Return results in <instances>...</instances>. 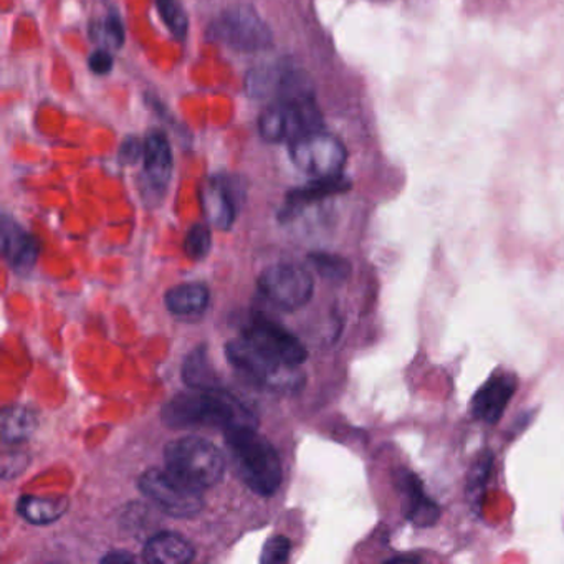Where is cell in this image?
<instances>
[{"instance_id":"29","label":"cell","mask_w":564,"mask_h":564,"mask_svg":"<svg viewBox=\"0 0 564 564\" xmlns=\"http://www.w3.org/2000/svg\"><path fill=\"white\" fill-rule=\"evenodd\" d=\"M144 154V141L141 143L138 138H128L120 148L121 163L131 164L137 163Z\"/></svg>"},{"instance_id":"21","label":"cell","mask_w":564,"mask_h":564,"mask_svg":"<svg viewBox=\"0 0 564 564\" xmlns=\"http://www.w3.org/2000/svg\"><path fill=\"white\" fill-rule=\"evenodd\" d=\"M259 131L260 137L267 143H280V141L289 140L290 123L285 104L279 101L269 110L263 111L259 120Z\"/></svg>"},{"instance_id":"7","label":"cell","mask_w":564,"mask_h":564,"mask_svg":"<svg viewBox=\"0 0 564 564\" xmlns=\"http://www.w3.org/2000/svg\"><path fill=\"white\" fill-rule=\"evenodd\" d=\"M214 35L239 52L265 51L272 45V32L250 6L227 9L214 24Z\"/></svg>"},{"instance_id":"27","label":"cell","mask_w":564,"mask_h":564,"mask_svg":"<svg viewBox=\"0 0 564 564\" xmlns=\"http://www.w3.org/2000/svg\"><path fill=\"white\" fill-rule=\"evenodd\" d=\"M312 263L328 280H345L349 275V270H351L345 259L329 256V253H315V256H312Z\"/></svg>"},{"instance_id":"18","label":"cell","mask_w":564,"mask_h":564,"mask_svg":"<svg viewBox=\"0 0 564 564\" xmlns=\"http://www.w3.org/2000/svg\"><path fill=\"white\" fill-rule=\"evenodd\" d=\"M285 72L279 65H260L252 68L246 78V90L249 97L263 98L279 97L280 88H282Z\"/></svg>"},{"instance_id":"30","label":"cell","mask_w":564,"mask_h":564,"mask_svg":"<svg viewBox=\"0 0 564 564\" xmlns=\"http://www.w3.org/2000/svg\"><path fill=\"white\" fill-rule=\"evenodd\" d=\"M88 65H90V70L94 72V74L107 75L110 74L111 68H113V57H111L107 48H101V51L94 52V54L90 55Z\"/></svg>"},{"instance_id":"8","label":"cell","mask_w":564,"mask_h":564,"mask_svg":"<svg viewBox=\"0 0 564 564\" xmlns=\"http://www.w3.org/2000/svg\"><path fill=\"white\" fill-rule=\"evenodd\" d=\"M226 351L230 365L256 384L263 386V388H282V386H290L293 382V369L295 368L280 365L243 336L230 341Z\"/></svg>"},{"instance_id":"17","label":"cell","mask_w":564,"mask_h":564,"mask_svg":"<svg viewBox=\"0 0 564 564\" xmlns=\"http://www.w3.org/2000/svg\"><path fill=\"white\" fill-rule=\"evenodd\" d=\"M65 498L35 497L25 495L19 500L18 511L24 520L34 524H48L57 521L67 511Z\"/></svg>"},{"instance_id":"2","label":"cell","mask_w":564,"mask_h":564,"mask_svg":"<svg viewBox=\"0 0 564 564\" xmlns=\"http://www.w3.org/2000/svg\"><path fill=\"white\" fill-rule=\"evenodd\" d=\"M227 445L237 474L247 487L262 497L275 494L282 484V464L273 445L257 434L253 425L226 432Z\"/></svg>"},{"instance_id":"9","label":"cell","mask_w":564,"mask_h":564,"mask_svg":"<svg viewBox=\"0 0 564 564\" xmlns=\"http://www.w3.org/2000/svg\"><path fill=\"white\" fill-rule=\"evenodd\" d=\"M243 338L286 368H299L305 362V346L292 333L270 319H253L243 332Z\"/></svg>"},{"instance_id":"1","label":"cell","mask_w":564,"mask_h":564,"mask_svg":"<svg viewBox=\"0 0 564 564\" xmlns=\"http://www.w3.org/2000/svg\"><path fill=\"white\" fill-rule=\"evenodd\" d=\"M161 417L171 429L217 427L227 432L246 425L256 427L252 412L219 388L177 394L164 405Z\"/></svg>"},{"instance_id":"11","label":"cell","mask_w":564,"mask_h":564,"mask_svg":"<svg viewBox=\"0 0 564 564\" xmlns=\"http://www.w3.org/2000/svg\"><path fill=\"white\" fill-rule=\"evenodd\" d=\"M395 487L404 498L405 520L414 527H434L441 518V508L425 494L421 478L409 470H401L395 478Z\"/></svg>"},{"instance_id":"3","label":"cell","mask_w":564,"mask_h":564,"mask_svg":"<svg viewBox=\"0 0 564 564\" xmlns=\"http://www.w3.org/2000/svg\"><path fill=\"white\" fill-rule=\"evenodd\" d=\"M166 468L184 484L204 491L223 478L224 455L213 442L187 435L167 444Z\"/></svg>"},{"instance_id":"23","label":"cell","mask_w":564,"mask_h":564,"mask_svg":"<svg viewBox=\"0 0 564 564\" xmlns=\"http://www.w3.org/2000/svg\"><path fill=\"white\" fill-rule=\"evenodd\" d=\"M494 454L484 452L471 465L470 474H468V500L474 503H480L481 495H484L488 478L494 470Z\"/></svg>"},{"instance_id":"26","label":"cell","mask_w":564,"mask_h":564,"mask_svg":"<svg viewBox=\"0 0 564 564\" xmlns=\"http://www.w3.org/2000/svg\"><path fill=\"white\" fill-rule=\"evenodd\" d=\"M95 39L104 42L105 48H120L124 41V28L120 15L108 14L100 24L95 25Z\"/></svg>"},{"instance_id":"19","label":"cell","mask_w":564,"mask_h":564,"mask_svg":"<svg viewBox=\"0 0 564 564\" xmlns=\"http://www.w3.org/2000/svg\"><path fill=\"white\" fill-rule=\"evenodd\" d=\"M34 412L25 408H8L2 412V438L4 442L18 444V442L25 441L31 437L32 432L35 431Z\"/></svg>"},{"instance_id":"22","label":"cell","mask_w":564,"mask_h":564,"mask_svg":"<svg viewBox=\"0 0 564 564\" xmlns=\"http://www.w3.org/2000/svg\"><path fill=\"white\" fill-rule=\"evenodd\" d=\"M348 187V183L341 176L326 177V180H316L310 186L302 187V189L293 191L290 194V203L302 204L310 203V200L322 199V197L329 196V194L341 193Z\"/></svg>"},{"instance_id":"6","label":"cell","mask_w":564,"mask_h":564,"mask_svg":"<svg viewBox=\"0 0 564 564\" xmlns=\"http://www.w3.org/2000/svg\"><path fill=\"white\" fill-rule=\"evenodd\" d=\"M140 488L164 513L174 518H193L204 507L203 491L189 487L170 470H148L141 477Z\"/></svg>"},{"instance_id":"13","label":"cell","mask_w":564,"mask_h":564,"mask_svg":"<svg viewBox=\"0 0 564 564\" xmlns=\"http://www.w3.org/2000/svg\"><path fill=\"white\" fill-rule=\"evenodd\" d=\"M2 253L12 270L25 273L37 262L39 246L31 234L25 232L14 220L4 217L2 219Z\"/></svg>"},{"instance_id":"16","label":"cell","mask_w":564,"mask_h":564,"mask_svg":"<svg viewBox=\"0 0 564 564\" xmlns=\"http://www.w3.org/2000/svg\"><path fill=\"white\" fill-rule=\"evenodd\" d=\"M209 290L200 283L177 285L166 293V306L173 315L187 316L203 313L209 305Z\"/></svg>"},{"instance_id":"14","label":"cell","mask_w":564,"mask_h":564,"mask_svg":"<svg viewBox=\"0 0 564 564\" xmlns=\"http://www.w3.org/2000/svg\"><path fill=\"white\" fill-rule=\"evenodd\" d=\"M144 560L154 564H186L194 560L193 544L174 531H161L144 544Z\"/></svg>"},{"instance_id":"24","label":"cell","mask_w":564,"mask_h":564,"mask_svg":"<svg viewBox=\"0 0 564 564\" xmlns=\"http://www.w3.org/2000/svg\"><path fill=\"white\" fill-rule=\"evenodd\" d=\"M156 6L161 19L170 29L171 34L177 41H183L187 35V29H189V21H187L186 11H184L181 0H156Z\"/></svg>"},{"instance_id":"25","label":"cell","mask_w":564,"mask_h":564,"mask_svg":"<svg viewBox=\"0 0 564 564\" xmlns=\"http://www.w3.org/2000/svg\"><path fill=\"white\" fill-rule=\"evenodd\" d=\"M210 247H213V237H210L209 227L204 224H196L191 227L184 240V252L189 259L203 260L209 256Z\"/></svg>"},{"instance_id":"5","label":"cell","mask_w":564,"mask_h":564,"mask_svg":"<svg viewBox=\"0 0 564 564\" xmlns=\"http://www.w3.org/2000/svg\"><path fill=\"white\" fill-rule=\"evenodd\" d=\"M290 156L303 173L315 180L341 176L346 164V148L332 134L312 133L290 143Z\"/></svg>"},{"instance_id":"10","label":"cell","mask_w":564,"mask_h":564,"mask_svg":"<svg viewBox=\"0 0 564 564\" xmlns=\"http://www.w3.org/2000/svg\"><path fill=\"white\" fill-rule=\"evenodd\" d=\"M517 378L510 375L494 376L488 379L471 399V415L485 424H498L517 392Z\"/></svg>"},{"instance_id":"28","label":"cell","mask_w":564,"mask_h":564,"mask_svg":"<svg viewBox=\"0 0 564 564\" xmlns=\"http://www.w3.org/2000/svg\"><path fill=\"white\" fill-rule=\"evenodd\" d=\"M290 550H292V543L285 536L270 538L263 546L260 561L267 564L283 563V561L289 560Z\"/></svg>"},{"instance_id":"20","label":"cell","mask_w":564,"mask_h":564,"mask_svg":"<svg viewBox=\"0 0 564 564\" xmlns=\"http://www.w3.org/2000/svg\"><path fill=\"white\" fill-rule=\"evenodd\" d=\"M184 382L191 389H216L217 381L214 376L213 366L207 359L206 351L203 348L191 352L189 358L184 362L183 369Z\"/></svg>"},{"instance_id":"12","label":"cell","mask_w":564,"mask_h":564,"mask_svg":"<svg viewBox=\"0 0 564 564\" xmlns=\"http://www.w3.org/2000/svg\"><path fill=\"white\" fill-rule=\"evenodd\" d=\"M143 161L148 187L156 194L164 193L173 174V151L161 131H151L144 140Z\"/></svg>"},{"instance_id":"31","label":"cell","mask_w":564,"mask_h":564,"mask_svg":"<svg viewBox=\"0 0 564 564\" xmlns=\"http://www.w3.org/2000/svg\"><path fill=\"white\" fill-rule=\"evenodd\" d=\"M104 561L105 563H128V561H134V557L127 553H115L105 557Z\"/></svg>"},{"instance_id":"4","label":"cell","mask_w":564,"mask_h":564,"mask_svg":"<svg viewBox=\"0 0 564 564\" xmlns=\"http://www.w3.org/2000/svg\"><path fill=\"white\" fill-rule=\"evenodd\" d=\"M259 289L267 302L283 312H295L312 300L315 283L303 267L295 263H275L263 270Z\"/></svg>"},{"instance_id":"15","label":"cell","mask_w":564,"mask_h":564,"mask_svg":"<svg viewBox=\"0 0 564 564\" xmlns=\"http://www.w3.org/2000/svg\"><path fill=\"white\" fill-rule=\"evenodd\" d=\"M204 214L217 229H229L236 220L237 206L226 181L210 180L200 187Z\"/></svg>"},{"instance_id":"32","label":"cell","mask_w":564,"mask_h":564,"mask_svg":"<svg viewBox=\"0 0 564 564\" xmlns=\"http://www.w3.org/2000/svg\"><path fill=\"white\" fill-rule=\"evenodd\" d=\"M389 563H421V557L419 556H398L391 557L388 560Z\"/></svg>"}]
</instances>
